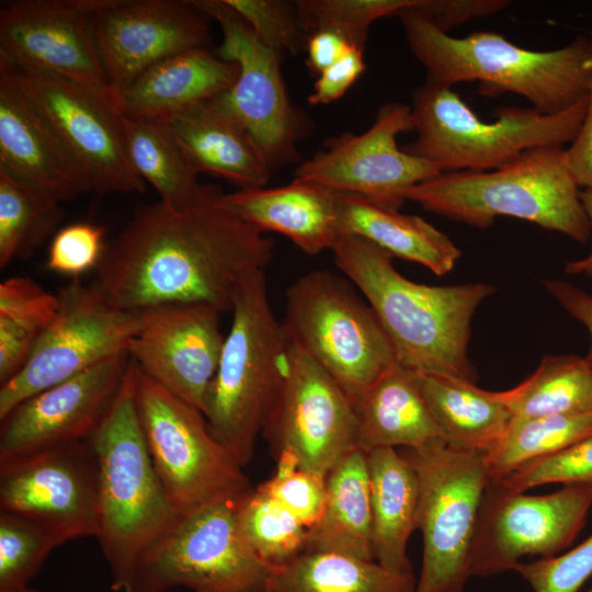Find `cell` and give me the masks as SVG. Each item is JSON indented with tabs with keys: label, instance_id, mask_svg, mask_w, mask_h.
Here are the masks:
<instances>
[{
	"label": "cell",
	"instance_id": "19",
	"mask_svg": "<svg viewBox=\"0 0 592 592\" xmlns=\"http://www.w3.org/2000/svg\"><path fill=\"white\" fill-rule=\"evenodd\" d=\"M98 0H14L0 7V56L79 82L116 106L94 35ZM117 109V106H116Z\"/></svg>",
	"mask_w": 592,
	"mask_h": 592
},
{
	"label": "cell",
	"instance_id": "18",
	"mask_svg": "<svg viewBox=\"0 0 592 592\" xmlns=\"http://www.w3.org/2000/svg\"><path fill=\"white\" fill-rule=\"evenodd\" d=\"M0 511L41 523L65 542L96 537L99 468L90 443L0 460Z\"/></svg>",
	"mask_w": 592,
	"mask_h": 592
},
{
	"label": "cell",
	"instance_id": "50",
	"mask_svg": "<svg viewBox=\"0 0 592 592\" xmlns=\"http://www.w3.org/2000/svg\"><path fill=\"white\" fill-rule=\"evenodd\" d=\"M354 47L340 34L321 30L307 38V65L315 75H320L342 59Z\"/></svg>",
	"mask_w": 592,
	"mask_h": 592
},
{
	"label": "cell",
	"instance_id": "24",
	"mask_svg": "<svg viewBox=\"0 0 592 592\" xmlns=\"http://www.w3.org/2000/svg\"><path fill=\"white\" fill-rule=\"evenodd\" d=\"M168 125L192 170L241 189L263 187L272 169L246 128L218 96L172 117Z\"/></svg>",
	"mask_w": 592,
	"mask_h": 592
},
{
	"label": "cell",
	"instance_id": "28",
	"mask_svg": "<svg viewBox=\"0 0 592 592\" xmlns=\"http://www.w3.org/2000/svg\"><path fill=\"white\" fill-rule=\"evenodd\" d=\"M335 197L340 237H360L392 257L422 264L436 275L452 271L462 255L447 235L419 216L353 194L335 192Z\"/></svg>",
	"mask_w": 592,
	"mask_h": 592
},
{
	"label": "cell",
	"instance_id": "20",
	"mask_svg": "<svg viewBox=\"0 0 592 592\" xmlns=\"http://www.w3.org/2000/svg\"><path fill=\"white\" fill-rule=\"evenodd\" d=\"M210 20L193 0H98L94 35L111 86L122 89L170 56L207 48Z\"/></svg>",
	"mask_w": 592,
	"mask_h": 592
},
{
	"label": "cell",
	"instance_id": "12",
	"mask_svg": "<svg viewBox=\"0 0 592 592\" xmlns=\"http://www.w3.org/2000/svg\"><path fill=\"white\" fill-rule=\"evenodd\" d=\"M58 309L25 366L0 385V420L37 392L127 353L139 311L115 306L92 282L59 288Z\"/></svg>",
	"mask_w": 592,
	"mask_h": 592
},
{
	"label": "cell",
	"instance_id": "36",
	"mask_svg": "<svg viewBox=\"0 0 592 592\" xmlns=\"http://www.w3.org/2000/svg\"><path fill=\"white\" fill-rule=\"evenodd\" d=\"M58 296L35 281L13 276L0 284V385L27 363L58 309Z\"/></svg>",
	"mask_w": 592,
	"mask_h": 592
},
{
	"label": "cell",
	"instance_id": "34",
	"mask_svg": "<svg viewBox=\"0 0 592 592\" xmlns=\"http://www.w3.org/2000/svg\"><path fill=\"white\" fill-rule=\"evenodd\" d=\"M118 114L127 156L135 172L156 189L162 203L185 204L201 183L168 123Z\"/></svg>",
	"mask_w": 592,
	"mask_h": 592
},
{
	"label": "cell",
	"instance_id": "23",
	"mask_svg": "<svg viewBox=\"0 0 592 592\" xmlns=\"http://www.w3.org/2000/svg\"><path fill=\"white\" fill-rule=\"evenodd\" d=\"M0 167L60 203L92 191L46 118L1 67Z\"/></svg>",
	"mask_w": 592,
	"mask_h": 592
},
{
	"label": "cell",
	"instance_id": "15",
	"mask_svg": "<svg viewBox=\"0 0 592 592\" xmlns=\"http://www.w3.org/2000/svg\"><path fill=\"white\" fill-rule=\"evenodd\" d=\"M217 21L223 42L217 55L239 67L234 86L218 95L255 141L272 171L297 162L303 116L288 96L281 71L283 55L263 45L224 0H193Z\"/></svg>",
	"mask_w": 592,
	"mask_h": 592
},
{
	"label": "cell",
	"instance_id": "6",
	"mask_svg": "<svg viewBox=\"0 0 592 592\" xmlns=\"http://www.w3.org/2000/svg\"><path fill=\"white\" fill-rule=\"evenodd\" d=\"M230 312L203 413L212 435L244 467L280 391L288 339L273 314L263 270L239 283Z\"/></svg>",
	"mask_w": 592,
	"mask_h": 592
},
{
	"label": "cell",
	"instance_id": "33",
	"mask_svg": "<svg viewBox=\"0 0 592 592\" xmlns=\"http://www.w3.org/2000/svg\"><path fill=\"white\" fill-rule=\"evenodd\" d=\"M497 396L512 418L591 412L592 368L585 356L545 355L531 376Z\"/></svg>",
	"mask_w": 592,
	"mask_h": 592
},
{
	"label": "cell",
	"instance_id": "30",
	"mask_svg": "<svg viewBox=\"0 0 592 592\" xmlns=\"http://www.w3.org/2000/svg\"><path fill=\"white\" fill-rule=\"evenodd\" d=\"M327 501L308 530L305 551L337 553L375 560L367 454L355 448L326 477Z\"/></svg>",
	"mask_w": 592,
	"mask_h": 592
},
{
	"label": "cell",
	"instance_id": "14",
	"mask_svg": "<svg viewBox=\"0 0 592 592\" xmlns=\"http://www.w3.org/2000/svg\"><path fill=\"white\" fill-rule=\"evenodd\" d=\"M19 87L46 118L84 173L92 191L144 193L133 169L116 106L90 88L55 73L18 66L0 56Z\"/></svg>",
	"mask_w": 592,
	"mask_h": 592
},
{
	"label": "cell",
	"instance_id": "10",
	"mask_svg": "<svg viewBox=\"0 0 592 592\" xmlns=\"http://www.w3.org/2000/svg\"><path fill=\"white\" fill-rule=\"evenodd\" d=\"M135 398L150 458L179 515L252 490L243 467L209 432L203 411L136 364Z\"/></svg>",
	"mask_w": 592,
	"mask_h": 592
},
{
	"label": "cell",
	"instance_id": "38",
	"mask_svg": "<svg viewBox=\"0 0 592 592\" xmlns=\"http://www.w3.org/2000/svg\"><path fill=\"white\" fill-rule=\"evenodd\" d=\"M237 514L247 540L271 568L283 566L305 551L308 528L259 488L238 500Z\"/></svg>",
	"mask_w": 592,
	"mask_h": 592
},
{
	"label": "cell",
	"instance_id": "44",
	"mask_svg": "<svg viewBox=\"0 0 592 592\" xmlns=\"http://www.w3.org/2000/svg\"><path fill=\"white\" fill-rule=\"evenodd\" d=\"M514 570L534 592H579L592 576V535L567 553L519 562Z\"/></svg>",
	"mask_w": 592,
	"mask_h": 592
},
{
	"label": "cell",
	"instance_id": "42",
	"mask_svg": "<svg viewBox=\"0 0 592 592\" xmlns=\"http://www.w3.org/2000/svg\"><path fill=\"white\" fill-rule=\"evenodd\" d=\"M266 47L288 56L306 49L307 38L294 2L284 0H224Z\"/></svg>",
	"mask_w": 592,
	"mask_h": 592
},
{
	"label": "cell",
	"instance_id": "37",
	"mask_svg": "<svg viewBox=\"0 0 592 592\" xmlns=\"http://www.w3.org/2000/svg\"><path fill=\"white\" fill-rule=\"evenodd\" d=\"M592 434V411L539 418H512L502 436L486 453L490 480L534 460L561 452Z\"/></svg>",
	"mask_w": 592,
	"mask_h": 592
},
{
	"label": "cell",
	"instance_id": "1",
	"mask_svg": "<svg viewBox=\"0 0 592 592\" xmlns=\"http://www.w3.org/2000/svg\"><path fill=\"white\" fill-rule=\"evenodd\" d=\"M272 255V241L229 208L225 193L201 184L181 206L139 207L107 242L94 283L125 310L204 303L230 312L239 283Z\"/></svg>",
	"mask_w": 592,
	"mask_h": 592
},
{
	"label": "cell",
	"instance_id": "49",
	"mask_svg": "<svg viewBox=\"0 0 592 592\" xmlns=\"http://www.w3.org/2000/svg\"><path fill=\"white\" fill-rule=\"evenodd\" d=\"M543 283L559 305L589 331L591 344L585 358L592 368V295L566 281L544 280Z\"/></svg>",
	"mask_w": 592,
	"mask_h": 592
},
{
	"label": "cell",
	"instance_id": "21",
	"mask_svg": "<svg viewBox=\"0 0 592 592\" xmlns=\"http://www.w3.org/2000/svg\"><path fill=\"white\" fill-rule=\"evenodd\" d=\"M220 314L204 303H168L139 310L127 354L148 377L203 411L225 342Z\"/></svg>",
	"mask_w": 592,
	"mask_h": 592
},
{
	"label": "cell",
	"instance_id": "46",
	"mask_svg": "<svg viewBox=\"0 0 592 592\" xmlns=\"http://www.w3.org/2000/svg\"><path fill=\"white\" fill-rule=\"evenodd\" d=\"M506 0H419L415 9L429 15L444 32L475 18H483L509 5Z\"/></svg>",
	"mask_w": 592,
	"mask_h": 592
},
{
	"label": "cell",
	"instance_id": "13",
	"mask_svg": "<svg viewBox=\"0 0 592 592\" xmlns=\"http://www.w3.org/2000/svg\"><path fill=\"white\" fill-rule=\"evenodd\" d=\"M284 377L263 433L280 464L323 478L358 447L354 403L288 335Z\"/></svg>",
	"mask_w": 592,
	"mask_h": 592
},
{
	"label": "cell",
	"instance_id": "32",
	"mask_svg": "<svg viewBox=\"0 0 592 592\" xmlns=\"http://www.w3.org/2000/svg\"><path fill=\"white\" fill-rule=\"evenodd\" d=\"M413 572L390 570L376 560L304 551L272 568L266 592H414Z\"/></svg>",
	"mask_w": 592,
	"mask_h": 592
},
{
	"label": "cell",
	"instance_id": "11",
	"mask_svg": "<svg viewBox=\"0 0 592 592\" xmlns=\"http://www.w3.org/2000/svg\"><path fill=\"white\" fill-rule=\"evenodd\" d=\"M237 502L180 515L141 555L132 592H266L272 568L243 535Z\"/></svg>",
	"mask_w": 592,
	"mask_h": 592
},
{
	"label": "cell",
	"instance_id": "17",
	"mask_svg": "<svg viewBox=\"0 0 592 592\" xmlns=\"http://www.w3.org/2000/svg\"><path fill=\"white\" fill-rule=\"evenodd\" d=\"M409 130L411 106L388 102L366 132L330 140L297 166L294 179L399 210L405 190L441 173L434 163L398 148L397 136Z\"/></svg>",
	"mask_w": 592,
	"mask_h": 592
},
{
	"label": "cell",
	"instance_id": "16",
	"mask_svg": "<svg viewBox=\"0 0 592 592\" xmlns=\"http://www.w3.org/2000/svg\"><path fill=\"white\" fill-rule=\"evenodd\" d=\"M591 505L592 487L585 485L530 496L506 492L489 481L474 540L471 577L514 570L525 556H556L581 531Z\"/></svg>",
	"mask_w": 592,
	"mask_h": 592
},
{
	"label": "cell",
	"instance_id": "25",
	"mask_svg": "<svg viewBox=\"0 0 592 592\" xmlns=\"http://www.w3.org/2000/svg\"><path fill=\"white\" fill-rule=\"evenodd\" d=\"M239 67L207 48L170 56L116 90L117 111L168 123L184 110L227 92Z\"/></svg>",
	"mask_w": 592,
	"mask_h": 592
},
{
	"label": "cell",
	"instance_id": "39",
	"mask_svg": "<svg viewBox=\"0 0 592 592\" xmlns=\"http://www.w3.org/2000/svg\"><path fill=\"white\" fill-rule=\"evenodd\" d=\"M66 543L31 519L0 511V592H22L53 549Z\"/></svg>",
	"mask_w": 592,
	"mask_h": 592
},
{
	"label": "cell",
	"instance_id": "40",
	"mask_svg": "<svg viewBox=\"0 0 592 592\" xmlns=\"http://www.w3.org/2000/svg\"><path fill=\"white\" fill-rule=\"evenodd\" d=\"M419 0H297L301 26L307 36L329 30L354 48L364 52L369 26L384 16L398 15Z\"/></svg>",
	"mask_w": 592,
	"mask_h": 592
},
{
	"label": "cell",
	"instance_id": "35",
	"mask_svg": "<svg viewBox=\"0 0 592 592\" xmlns=\"http://www.w3.org/2000/svg\"><path fill=\"white\" fill-rule=\"evenodd\" d=\"M61 203L0 167V267L26 260L60 229Z\"/></svg>",
	"mask_w": 592,
	"mask_h": 592
},
{
	"label": "cell",
	"instance_id": "47",
	"mask_svg": "<svg viewBox=\"0 0 592 592\" xmlns=\"http://www.w3.org/2000/svg\"><path fill=\"white\" fill-rule=\"evenodd\" d=\"M365 69L364 52L351 49L342 59L322 71L308 96L311 105L328 104L345 94Z\"/></svg>",
	"mask_w": 592,
	"mask_h": 592
},
{
	"label": "cell",
	"instance_id": "27",
	"mask_svg": "<svg viewBox=\"0 0 592 592\" xmlns=\"http://www.w3.org/2000/svg\"><path fill=\"white\" fill-rule=\"evenodd\" d=\"M354 408L358 447L365 452L397 446L420 448L442 439L414 372L397 362L362 394Z\"/></svg>",
	"mask_w": 592,
	"mask_h": 592
},
{
	"label": "cell",
	"instance_id": "51",
	"mask_svg": "<svg viewBox=\"0 0 592 592\" xmlns=\"http://www.w3.org/2000/svg\"><path fill=\"white\" fill-rule=\"evenodd\" d=\"M580 200L592 228V189L580 190ZM565 272L570 275L582 274L592 278V249L587 257L568 261L565 265Z\"/></svg>",
	"mask_w": 592,
	"mask_h": 592
},
{
	"label": "cell",
	"instance_id": "29",
	"mask_svg": "<svg viewBox=\"0 0 592 592\" xmlns=\"http://www.w3.org/2000/svg\"><path fill=\"white\" fill-rule=\"evenodd\" d=\"M366 454L374 558L390 570L413 572L407 544L417 530L418 475L395 448H374Z\"/></svg>",
	"mask_w": 592,
	"mask_h": 592
},
{
	"label": "cell",
	"instance_id": "31",
	"mask_svg": "<svg viewBox=\"0 0 592 592\" xmlns=\"http://www.w3.org/2000/svg\"><path fill=\"white\" fill-rule=\"evenodd\" d=\"M414 374L446 443L486 453L502 436L512 414L497 391L481 389L473 382L454 376Z\"/></svg>",
	"mask_w": 592,
	"mask_h": 592
},
{
	"label": "cell",
	"instance_id": "48",
	"mask_svg": "<svg viewBox=\"0 0 592 592\" xmlns=\"http://www.w3.org/2000/svg\"><path fill=\"white\" fill-rule=\"evenodd\" d=\"M592 46V32L589 35ZM567 167L578 184L582 189H592V72L588 90L587 112L582 125L566 149Z\"/></svg>",
	"mask_w": 592,
	"mask_h": 592
},
{
	"label": "cell",
	"instance_id": "5",
	"mask_svg": "<svg viewBox=\"0 0 592 592\" xmlns=\"http://www.w3.org/2000/svg\"><path fill=\"white\" fill-rule=\"evenodd\" d=\"M562 146L523 152L491 171L441 172L401 193L423 209L476 228L509 216L585 243L592 228Z\"/></svg>",
	"mask_w": 592,
	"mask_h": 592
},
{
	"label": "cell",
	"instance_id": "43",
	"mask_svg": "<svg viewBox=\"0 0 592 592\" xmlns=\"http://www.w3.org/2000/svg\"><path fill=\"white\" fill-rule=\"evenodd\" d=\"M107 242L100 225L77 221L60 228L50 239L47 269L62 275L78 277L96 270Z\"/></svg>",
	"mask_w": 592,
	"mask_h": 592
},
{
	"label": "cell",
	"instance_id": "8",
	"mask_svg": "<svg viewBox=\"0 0 592 592\" xmlns=\"http://www.w3.org/2000/svg\"><path fill=\"white\" fill-rule=\"evenodd\" d=\"M419 480L417 528L423 560L414 592H464L486 488L483 453L437 439L401 454Z\"/></svg>",
	"mask_w": 592,
	"mask_h": 592
},
{
	"label": "cell",
	"instance_id": "4",
	"mask_svg": "<svg viewBox=\"0 0 592 592\" xmlns=\"http://www.w3.org/2000/svg\"><path fill=\"white\" fill-rule=\"evenodd\" d=\"M88 442L99 468L98 540L116 592H132L145 550L180 516L150 458L135 398V364Z\"/></svg>",
	"mask_w": 592,
	"mask_h": 592
},
{
	"label": "cell",
	"instance_id": "41",
	"mask_svg": "<svg viewBox=\"0 0 592 592\" xmlns=\"http://www.w3.org/2000/svg\"><path fill=\"white\" fill-rule=\"evenodd\" d=\"M490 481L506 492H524L537 486L558 482L592 487V434L561 452Z\"/></svg>",
	"mask_w": 592,
	"mask_h": 592
},
{
	"label": "cell",
	"instance_id": "45",
	"mask_svg": "<svg viewBox=\"0 0 592 592\" xmlns=\"http://www.w3.org/2000/svg\"><path fill=\"white\" fill-rule=\"evenodd\" d=\"M291 512L306 528L321 517L326 501V478L298 468H280L258 487Z\"/></svg>",
	"mask_w": 592,
	"mask_h": 592
},
{
	"label": "cell",
	"instance_id": "22",
	"mask_svg": "<svg viewBox=\"0 0 592 592\" xmlns=\"http://www.w3.org/2000/svg\"><path fill=\"white\" fill-rule=\"evenodd\" d=\"M130 358L112 356L18 405L0 420V460L88 441L125 380Z\"/></svg>",
	"mask_w": 592,
	"mask_h": 592
},
{
	"label": "cell",
	"instance_id": "7",
	"mask_svg": "<svg viewBox=\"0 0 592 592\" xmlns=\"http://www.w3.org/2000/svg\"><path fill=\"white\" fill-rule=\"evenodd\" d=\"M411 99L417 137L402 149L434 163L441 172L491 171L532 148L571 144L588 104L587 94L571 107L553 114L533 106H501L489 123L452 88L424 83Z\"/></svg>",
	"mask_w": 592,
	"mask_h": 592
},
{
	"label": "cell",
	"instance_id": "9",
	"mask_svg": "<svg viewBox=\"0 0 592 592\" xmlns=\"http://www.w3.org/2000/svg\"><path fill=\"white\" fill-rule=\"evenodd\" d=\"M288 338L319 363L354 403L396 362L368 303L348 280L316 270L286 291Z\"/></svg>",
	"mask_w": 592,
	"mask_h": 592
},
{
	"label": "cell",
	"instance_id": "3",
	"mask_svg": "<svg viewBox=\"0 0 592 592\" xmlns=\"http://www.w3.org/2000/svg\"><path fill=\"white\" fill-rule=\"evenodd\" d=\"M398 16L410 52L426 71V84L452 88L477 81L482 95L517 94L547 114L562 112L588 94L592 72L589 36L579 35L561 48L536 52L492 31L451 36L415 5Z\"/></svg>",
	"mask_w": 592,
	"mask_h": 592
},
{
	"label": "cell",
	"instance_id": "53",
	"mask_svg": "<svg viewBox=\"0 0 592 592\" xmlns=\"http://www.w3.org/2000/svg\"><path fill=\"white\" fill-rule=\"evenodd\" d=\"M588 592H592V590L588 591Z\"/></svg>",
	"mask_w": 592,
	"mask_h": 592
},
{
	"label": "cell",
	"instance_id": "2",
	"mask_svg": "<svg viewBox=\"0 0 592 592\" xmlns=\"http://www.w3.org/2000/svg\"><path fill=\"white\" fill-rule=\"evenodd\" d=\"M332 251L338 267L374 310L398 364L417 373L475 383L477 375L467 354L470 323L494 286L412 282L395 269L391 254L355 236L340 237Z\"/></svg>",
	"mask_w": 592,
	"mask_h": 592
},
{
	"label": "cell",
	"instance_id": "26",
	"mask_svg": "<svg viewBox=\"0 0 592 592\" xmlns=\"http://www.w3.org/2000/svg\"><path fill=\"white\" fill-rule=\"evenodd\" d=\"M225 202L246 223L289 238L310 255L332 250L340 238L335 192L312 183L241 189L225 194Z\"/></svg>",
	"mask_w": 592,
	"mask_h": 592
},
{
	"label": "cell",
	"instance_id": "52",
	"mask_svg": "<svg viewBox=\"0 0 592 592\" xmlns=\"http://www.w3.org/2000/svg\"><path fill=\"white\" fill-rule=\"evenodd\" d=\"M22 592H37L36 590L31 589L30 587L23 590Z\"/></svg>",
	"mask_w": 592,
	"mask_h": 592
}]
</instances>
